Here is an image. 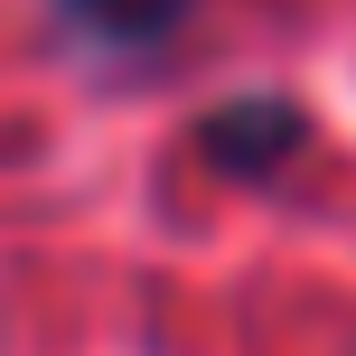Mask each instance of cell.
<instances>
[{"label":"cell","mask_w":356,"mask_h":356,"mask_svg":"<svg viewBox=\"0 0 356 356\" xmlns=\"http://www.w3.org/2000/svg\"><path fill=\"white\" fill-rule=\"evenodd\" d=\"M56 19L104 56H141V47L188 29V0H56Z\"/></svg>","instance_id":"cell-1"},{"label":"cell","mask_w":356,"mask_h":356,"mask_svg":"<svg viewBox=\"0 0 356 356\" xmlns=\"http://www.w3.org/2000/svg\"><path fill=\"white\" fill-rule=\"evenodd\" d=\"M207 150H216V169H253V178H263L272 160L300 150V113H291V104H234V113L207 122Z\"/></svg>","instance_id":"cell-2"}]
</instances>
